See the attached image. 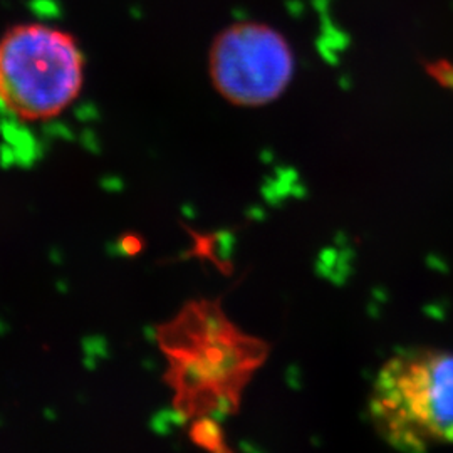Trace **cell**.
Returning <instances> with one entry per match:
<instances>
[{"mask_svg":"<svg viewBox=\"0 0 453 453\" xmlns=\"http://www.w3.org/2000/svg\"><path fill=\"white\" fill-rule=\"evenodd\" d=\"M165 357L163 381L181 420L226 418L265 365L271 346L230 319L220 299H194L155 331Z\"/></svg>","mask_w":453,"mask_h":453,"instance_id":"1","label":"cell"},{"mask_svg":"<svg viewBox=\"0 0 453 453\" xmlns=\"http://www.w3.org/2000/svg\"><path fill=\"white\" fill-rule=\"evenodd\" d=\"M372 428L402 452L453 443V353L406 349L376 372L368 398Z\"/></svg>","mask_w":453,"mask_h":453,"instance_id":"2","label":"cell"},{"mask_svg":"<svg viewBox=\"0 0 453 453\" xmlns=\"http://www.w3.org/2000/svg\"><path fill=\"white\" fill-rule=\"evenodd\" d=\"M84 54L73 34L41 22L0 39V106L22 123H44L81 95Z\"/></svg>","mask_w":453,"mask_h":453,"instance_id":"3","label":"cell"},{"mask_svg":"<svg viewBox=\"0 0 453 453\" xmlns=\"http://www.w3.org/2000/svg\"><path fill=\"white\" fill-rule=\"evenodd\" d=\"M289 42L271 26L241 22L226 27L211 49L215 91L234 106L259 108L279 99L294 76Z\"/></svg>","mask_w":453,"mask_h":453,"instance_id":"4","label":"cell"},{"mask_svg":"<svg viewBox=\"0 0 453 453\" xmlns=\"http://www.w3.org/2000/svg\"><path fill=\"white\" fill-rule=\"evenodd\" d=\"M190 438L195 445L200 449L211 450V452H228L230 449L226 447V434L220 426L219 418H198V420L190 421Z\"/></svg>","mask_w":453,"mask_h":453,"instance_id":"5","label":"cell"},{"mask_svg":"<svg viewBox=\"0 0 453 453\" xmlns=\"http://www.w3.org/2000/svg\"><path fill=\"white\" fill-rule=\"evenodd\" d=\"M426 69H428V74H430L441 88H445V89H449V91H452L453 93V63H449V61H437V63L428 65Z\"/></svg>","mask_w":453,"mask_h":453,"instance_id":"6","label":"cell"}]
</instances>
